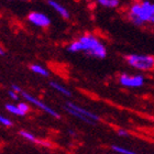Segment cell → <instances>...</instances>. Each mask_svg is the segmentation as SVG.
<instances>
[{
	"label": "cell",
	"instance_id": "cell-1",
	"mask_svg": "<svg viewBox=\"0 0 154 154\" xmlns=\"http://www.w3.org/2000/svg\"><path fill=\"white\" fill-rule=\"evenodd\" d=\"M69 53H85L90 57L103 60L107 56V48L105 43L95 34L86 33L71 42L66 46Z\"/></svg>",
	"mask_w": 154,
	"mask_h": 154
},
{
	"label": "cell",
	"instance_id": "cell-2",
	"mask_svg": "<svg viewBox=\"0 0 154 154\" xmlns=\"http://www.w3.org/2000/svg\"><path fill=\"white\" fill-rule=\"evenodd\" d=\"M127 16L134 26H142L150 23L154 17V1L138 0L132 2L128 8Z\"/></svg>",
	"mask_w": 154,
	"mask_h": 154
},
{
	"label": "cell",
	"instance_id": "cell-3",
	"mask_svg": "<svg viewBox=\"0 0 154 154\" xmlns=\"http://www.w3.org/2000/svg\"><path fill=\"white\" fill-rule=\"evenodd\" d=\"M129 66L141 72L154 71V56L149 54H129L125 56Z\"/></svg>",
	"mask_w": 154,
	"mask_h": 154
},
{
	"label": "cell",
	"instance_id": "cell-4",
	"mask_svg": "<svg viewBox=\"0 0 154 154\" xmlns=\"http://www.w3.org/2000/svg\"><path fill=\"white\" fill-rule=\"evenodd\" d=\"M11 89H13L14 91H17L18 94H20V96H22L24 99H26V103H32L33 106L38 107V109L42 110V111H44L45 113H48V115L52 116L53 118H56L58 119L60 118V113L57 112V111H55L53 108H51L50 106H48L45 103H43L42 100H40L38 98H36V97L32 96L31 94L26 93V91H24L23 89H21L18 85H12L11 86Z\"/></svg>",
	"mask_w": 154,
	"mask_h": 154
},
{
	"label": "cell",
	"instance_id": "cell-5",
	"mask_svg": "<svg viewBox=\"0 0 154 154\" xmlns=\"http://www.w3.org/2000/svg\"><path fill=\"white\" fill-rule=\"evenodd\" d=\"M119 84L127 88H140L144 85L145 78L143 75H130L127 73H123L118 78Z\"/></svg>",
	"mask_w": 154,
	"mask_h": 154
},
{
	"label": "cell",
	"instance_id": "cell-6",
	"mask_svg": "<svg viewBox=\"0 0 154 154\" xmlns=\"http://www.w3.org/2000/svg\"><path fill=\"white\" fill-rule=\"evenodd\" d=\"M26 19L32 26H38V28H41V29H45V28H48L50 24H51V19L48 18L45 13L43 12H38V11H32L30 12L26 17Z\"/></svg>",
	"mask_w": 154,
	"mask_h": 154
},
{
	"label": "cell",
	"instance_id": "cell-7",
	"mask_svg": "<svg viewBox=\"0 0 154 154\" xmlns=\"http://www.w3.org/2000/svg\"><path fill=\"white\" fill-rule=\"evenodd\" d=\"M65 107H67V108H69V109L74 110V111L80 113V115H83L84 117H86V118L90 119V120H91V121H94L95 123L99 121V117H98L96 113L91 112V111H89V110L85 109V108H83L82 106H79V105H76V103H72V101H67V103H65Z\"/></svg>",
	"mask_w": 154,
	"mask_h": 154
},
{
	"label": "cell",
	"instance_id": "cell-8",
	"mask_svg": "<svg viewBox=\"0 0 154 154\" xmlns=\"http://www.w3.org/2000/svg\"><path fill=\"white\" fill-rule=\"evenodd\" d=\"M19 134L21 135L23 139L28 140L29 142H32V143H34V144L41 145V146H46V148H51L52 146V144L50 143V142L44 141V140H41V139L36 138L35 135L32 134L31 132L26 131V130H20Z\"/></svg>",
	"mask_w": 154,
	"mask_h": 154
},
{
	"label": "cell",
	"instance_id": "cell-9",
	"mask_svg": "<svg viewBox=\"0 0 154 154\" xmlns=\"http://www.w3.org/2000/svg\"><path fill=\"white\" fill-rule=\"evenodd\" d=\"M48 6L51 7L52 9L54 10L55 12L58 13L63 19H69L71 18V13L67 10V8H65L62 3H60L56 0H48Z\"/></svg>",
	"mask_w": 154,
	"mask_h": 154
},
{
	"label": "cell",
	"instance_id": "cell-10",
	"mask_svg": "<svg viewBox=\"0 0 154 154\" xmlns=\"http://www.w3.org/2000/svg\"><path fill=\"white\" fill-rule=\"evenodd\" d=\"M50 86L53 88L54 90H56L57 93H60L61 95L65 97H71L72 96V91L68 89L67 87H65L64 85H62L61 83L58 82H55V80H51L50 82Z\"/></svg>",
	"mask_w": 154,
	"mask_h": 154
},
{
	"label": "cell",
	"instance_id": "cell-11",
	"mask_svg": "<svg viewBox=\"0 0 154 154\" xmlns=\"http://www.w3.org/2000/svg\"><path fill=\"white\" fill-rule=\"evenodd\" d=\"M30 69H31V72H33L34 74L38 75V76H43V77L50 76V72H48V68H45L44 66H42V65H40V64L30 65Z\"/></svg>",
	"mask_w": 154,
	"mask_h": 154
},
{
	"label": "cell",
	"instance_id": "cell-12",
	"mask_svg": "<svg viewBox=\"0 0 154 154\" xmlns=\"http://www.w3.org/2000/svg\"><path fill=\"white\" fill-rule=\"evenodd\" d=\"M98 5L108 9H116L120 6V0H97Z\"/></svg>",
	"mask_w": 154,
	"mask_h": 154
},
{
	"label": "cell",
	"instance_id": "cell-13",
	"mask_svg": "<svg viewBox=\"0 0 154 154\" xmlns=\"http://www.w3.org/2000/svg\"><path fill=\"white\" fill-rule=\"evenodd\" d=\"M65 110L67 111L68 113H71L73 117H75V118H77V119H79L80 121H83V122H85V123H88V125H96L94 121H91L90 119H88V118H86V117H84L83 115H80V113H78V112H76V111H74V110H72V109H69V108H67V107H65Z\"/></svg>",
	"mask_w": 154,
	"mask_h": 154
},
{
	"label": "cell",
	"instance_id": "cell-14",
	"mask_svg": "<svg viewBox=\"0 0 154 154\" xmlns=\"http://www.w3.org/2000/svg\"><path fill=\"white\" fill-rule=\"evenodd\" d=\"M6 109L8 110V112H10L11 115L14 116H26V113H23L21 110L19 109V107L17 105H13V103H7L6 105Z\"/></svg>",
	"mask_w": 154,
	"mask_h": 154
},
{
	"label": "cell",
	"instance_id": "cell-15",
	"mask_svg": "<svg viewBox=\"0 0 154 154\" xmlns=\"http://www.w3.org/2000/svg\"><path fill=\"white\" fill-rule=\"evenodd\" d=\"M111 150L113 152L118 154H140V153H137V152L132 151V150H129L127 148H123V146H120V145H111Z\"/></svg>",
	"mask_w": 154,
	"mask_h": 154
},
{
	"label": "cell",
	"instance_id": "cell-16",
	"mask_svg": "<svg viewBox=\"0 0 154 154\" xmlns=\"http://www.w3.org/2000/svg\"><path fill=\"white\" fill-rule=\"evenodd\" d=\"M0 123L5 125V127H12L13 125V122L9 118H7L3 115H1V113H0Z\"/></svg>",
	"mask_w": 154,
	"mask_h": 154
},
{
	"label": "cell",
	"instance_id": "cell-17",
	"mask_svg": "<svg viewBox=\"0 0 154 154\" xmlns=\"http://www.w3.org/2000/svg\"><path fill=\"white\" fill-rule=\"evenodd\" d=\"M17 106L19 107V109L21 110L23 113H26V115L30 111V106H29V103H26H26L21 101V103H19L18 105H17Z\"/></svg>",
	"mask_w": 154,
	"mask_h": 154
},
{
	"label": "cell",
	"instance_id": "cell-18",
	"mask_svg": "<svg viewBox=\"0 0 154 154\" xmlns=\"http://www.w3.org/2000/svg\"><path fill=\"white\" fill-rule=\"evenodd\" d=\"M8 95H9V97L11 98L12 100H19V98H20V94H18L17 91H14L13 89H10V90H8Z\"/></svg>",
	"mask_w": 154,
	"mask_h": 154
},
{
	"label": "cell",
	"instance_id": "cell-19",
	"mask_svg": "<svg viewBox=\"0 0 154 154\" xmlns=\"http://www.w3.org/2000/svg\"><path fill=\"white\" fill-rule=\"evenodd\" d=\"M117 133H118L119 137H123V138H128V137H130V132L128 131V130H125V129H118L117 130Z\"/></svg>",
	"mask_w": 154,
	"mask_h": 154
},
{
	"label": "cell",
	"instance_id": "cell-20",
	"mask_svg": "<svg viewBox=\"0 0 154 154\" xmlns=\"http://www.w3.org/2000/svg\"><path fill=\"white\" fill-rule=\"evenodd\" d=\"M0 55H5V50L0 46Z\"/></svg>",
	"mask_w": 154,
	"mask_h": 154
},
{
	"label": "cell",
	"instance_id": "cell-21",
	"mask_svg": "<svg viewBox=\"0 0 154 154\" xmlns=\"http://www.w3.org/2000/svg\"><path fill=\"white\" fill-rule=\"evenodd\" d=\"M150 24H151V26L154 28V17H153V19L151 20V22H150Z\"/></svg>",
	"mask_w": 154,
	"mask_h": 154
}]
</instances>
